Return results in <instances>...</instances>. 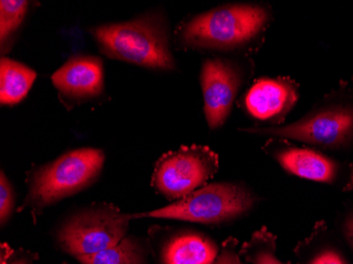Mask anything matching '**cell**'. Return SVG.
I'll return each instance as SVG.
<instances>
[{"label": "cell", "mask_w": 353, "mask_h": 264, "mask_svg": "<svg viewBox=\"0 0 353 264\" xmlns=\"http://www.w3.org/2000/svg\"><path fill=\"white\" fill-rule=\"evenodd\" d=\"M104 161L102 150L81 148L30 172L27 198L19 210L30 208L35 217L48 206L85 190L98 178Z\"/></svg>", "instance_id": "6da1fadb"}, {"label": "cell", "mask_w": 353, "mask_h": 264, "mask_svg": "<svg viewBox=\"0 0 353 264\" xmlns=\"http://www.w3.org/2000/svg\"><path fill=\"white\" fill-rule=\"evenodd\" d=\"M92 33L101 50L112 59L148 68H174L165 25L157 16L148 15L128 23L101 26L93 29Z\"/></svg>", "instance_id": "7a4b0ae2"}, {"label": "cell", "mask_w": 353, "mask_h": 264, "mask_svg": "<svg viewBox=\"0 0 353 264\" xmlns=\"http://www.w3.org/2000/svg\"><path fill=\"white\" fill-rule=\"evenodd\" d=\"M256 202L257 196L243 184L221 182L204 185L165 207L132 214V218L180 220L205 225H220L249 214Z\"/></svg>", "instance_id": "3957f363"}, {"label": "cell", "mask_w": 353, "mask_h": 264, "mask_svg": "<svg viewBox=\"0 0 353 264\" xmlns=\"http://www.w3.org/2000/svg\"><path fill=\"white\" fill-rule=\"evenodd\" d=\"M269 13L257 5H230L200 14L180 30L188 47L231 49L245 45L263 31Z\"/></svg>", "instance_id": "277c9868"}, {"label": "cell", "mask_w": 353, "mask_h": 264, "mask_svg": "<svg viewBox=\"0 0 353 264\" xmlns=\"http://www.w3.org/2000/svg\"><path fill=\"white\" fill-rule=\"evenodd\" d=\"M130 220L132 214L112 204H92L67 218L57 228L55 241L77 260L118 244L126 237Z\"/></svg>", "instance_id": "5b68a950"}, {"label": "cell", "mask_w": 353, "mask_h": 264, "mask_svg": "<svg viewBox=\"0 0 353 264\" xmlns=\"http://www.w3.org/2000/svg\"><path fill=\"white\" fill-rule=\"evenodd\" d=\"M219 170V158L206 146L182 147L157 162L152 185L168 200L183 199L203 187Z\"/></svg>", "instance_id": "8992f818"}, {"label": "cell", "mask_w": 353, "mask_h": 264, "mask_svg": "<svg viewBox=\"0 0 353 264\" xmlns=\"http://www.w3.org/2000/svg\"><path fill=\"white\" fill-rule=\"evenodd\" d=\"M250 131L274 139H292L325 150H340L353 142V108L327 107L293 124Z\"/></svg>", "instance_id": "52a82bcc"}, {"label": "cell", "mask_w": 353, "mask_h": 264, "mask_svg": "<svg viewBox=\"0 0 353 264\" xmlns=\"http://www.w3.org/2000/svg\"><path fill=\"white\" fill-rule=\"evenodd\" d=\"M263 150L288 174L344 190L353 187V165L350 163H342L312 148L274 139L268 141Z\"/></svg>", "instance_id": "ba28073f"}, {"label": "cell", "mask_w": 353, "mask_h": 264, "mask_svg": "<svg viewBox=\"0 0 353 264\" xmlns=\"http://www.w3.org/2000/svg\"><path fill=\"white\" fill-rule=\"evenodd\" d=\"M148 245L154 264H213L220 252L214 239L190 228H152Z\"/></svg>", "instance_id": "9c48e42d"}, {"label": "cell", "mask_w": 353, "mask_h": 264, "mask_svg": "<svg viewBox=\"0 0 353 264\" xmlns=\"http://www.w3.org/2000/svg\"><path fill=\"white\" fill-rule=\"evenodd\" d=\"M241 77L235 65L223 59H208L201 71L204 112L208 126L219 128L224 124L233 106Z\"/></svg>", "instance_id": "30bf717a"}, {"label": "cell", "mask_w": 353, "mask_h": 264, "mask_svg": "<svg viewBox=\"0 0 353 264\" xmlns=\"http://www.w3.org/2000/svg\"><path fill=\"white\" fill-rule=\"evenodd\" d=\"M297 100L299 89L291 79H261L248 91L245 105L256 120L279 122L292 110Z\"/></svg>", "instance_id": "8fae6325"}, {"label": "cell", "mask_w": 353, "mask_h": 264, "mask_svg": "<svg viewBox=\"0 0 353 264\" xmlns=\"http://www.w3.org/2000/svg\"><path fill=\"white\" fill-rule=\"evenodd\" d=\"M52 81L67 97H95L103 88L102 61L91 57H72L53 74Z\"/></svg>", "instance_id": "7c38bea8"}, {"label": "cell", "mask_w": 353, "mask_h": 264, "mask_svg": "<svg viewBox=\"0 0 353 264\" xmlns=\"http://www.w3.org/2000/svg\"><path fill=\"white\" fill-rule=\"evenodd\" d=\"M37 79V73L23 63L3 57L0 61V101L3 105L21 102Z\"/></svg>", "instance_id": "4fadbf2b"}, {"label": "cell", "mask_w": 353, "mask_h": 264, "mask_svg": "<svg viewBox=\"0 0 353 264\" xmlns=\"http://www.w3.org/2000/svg\"><path fill=\"white\" fill-rule=\"evenodd\" d=\"M150 254L148 242L126 236L109 249L77 260L81 264H150Z\"/></svg>", "instance_id": "5bb4252c"}, {"label": "cell", "mask_w": 353, "mask_h": 264, "mask_svg": "<svg viewBox=\"0 0 353 264\" xmlns=\"http://www.w3.org/2000/svg\"><path fill=\"white\" fill-rule=\"evenodd\" d=\"M322 232L319 225L310 237L297 244L294 253L299 264H350L338 246L323 240Z\"/></svg>", "instance_id": "9a60e30c"}, {"label": "cell", "mask_w": 353, "mask_h": 264, "mask_svg": "<svg viewBox=\"0 0 353 264\" xmlns=\"http://www.w3.org/2000/svg\"><path fill=\"white\" fill-rule=\"evenodd\" d=\"M241 259L248 264H295L283 261L277 255V237L267 227L256 230L239 249Z\"/></svg>", "instance_id": "2e32d148"}, {"label": "cell", "mask_w": 353, "mask_h": 264, "mask_svg": "<svg viewBox=\"0 0 353 264\" xmlns=\"http://www.w3.org/2000/svg\"><path fill=\"white\" fill-rule=\"evenodd\" d=\"M27 8L28 1L23 0L0 1V37L3 45L23 23Z\"/></svg>", "instance_id": "e0dca14e"}, {"label": "cell", "mask_w": 353, "mask_h": 264, "mask_svg": "<svg viewBox=\"0 0 353 264\" xmlns=\"http://www.w3.org/2000/svg\"><path fill=\"white\" fill-rule=\"evenodd\" d=\"M15 208V192L5 172L0 174V222L5 225Z\"/></svg>", "instance_id": "ac0fdd59"}, {"label": "cell", "mask_w": 353, "mask_h": 264, "mask_svg": "<svg viewBox=\"0 0 353 264\" xmlns=\"http://www.w3.org/2000/svg\"><path fill=\"white\" fill-rule=\"evenodd\" d=\"M39 255L27 250H13L8 243L1 244L0 264H34Z\"/></svg>", "instance_id": "d6986e66"}, {"label": "cell", "mask_w": 353, "mask_h": 264, "mask_svg": "<svg viewBox=\"0 0 353 264\" xmlns=\"http://www.w3.org/2000/svg\"><path fill=\"white\" fill-rule=\"evenodd\" d=\"M239 242L235 238L230 237L222 242L219 255L213 264H247L239 255Z\"/></svg>", "instance_id": "ffe728a7"}, {"label": "cell", "mask_w": 353, "mask_h": 264, "mask_svg": "<svg viewBox=\"0 0 353 264\" xmlns=\"http://www.w3.org/2000/svg\"><path fill=\"white\" fill-rule=\"evenodd\" d=\"M342 232L347 245L353 252V212H351L345 217L344 222L342 224Z\"/></svg>", "instance_id": "44dd1931"}, {"label": "cell", "mask_w": 353, "mask_h": 264, "mask_svg": "<svg viewBox=\"0 0 353 264\" xmlns=\"http://www.w3.org/2000/svg\"><path fill=\"white\" fill-rule=\"evenodd\" d=\"M61 264H68V263H66V262H63V263H61Z\"/></svg>", "instance_id": "7402d4cb"}]
</instances>
